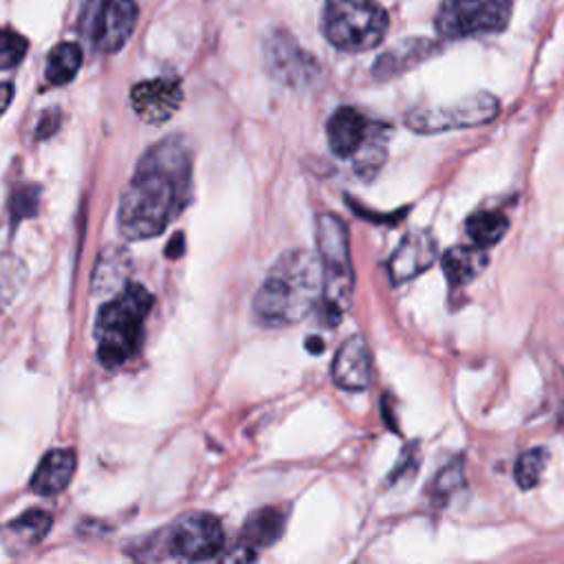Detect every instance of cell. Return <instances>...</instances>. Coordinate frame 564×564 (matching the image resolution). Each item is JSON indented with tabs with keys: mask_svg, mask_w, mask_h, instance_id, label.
Here are the masks:
<instances>
[{
	"mask_svg": "<svg viewBox=\"0 0 564 564\" xmlns=\"http://www.w3.org/2000/svg\"><path fill=\"white\" fill-rule=\"evenodd\" d=\"M192 154L174 134L152 145L139 161L119 203V229L128 240L159 236L185 207L189 196Z\"/></svg>",
	"mask_w": 564,
	"mask_h": 564,
	"instance_id": "1",
	"label": "cell"
},
{
	"mask_svg": "<svg viewBox=\"0 0 564 564\" xmlns=\"http://www.w3.org/2000/svg\"><path fill=\"white\" fill-rule=\"evenodd\" d=\"M324 291L319 256L306 249L284 251L253 297V313L264 326H289L304 319Z\"/></svg>",
	"mask_w": 564,
	"mask_h": 564,
	"instance_id": "2",
	"label": "cell"
},
{
	"mask_svg": "<svg viewBox=\"0 0 564 564\" xmlns=\"http://www.w3.org/2000/svg\"><path fill=\"white\" fill-rule=\"evenodd\" d=\"M152 293L141 284H126L117 297L99 308L95 337L97 357L104 366L115 368L128 361L143 341L145 315L152 308Z\"/></svg>",
	"mask_w": 564,
	"mask_h": 564,
	"instance_id": "3",
	"label": "cell"
},
{
	"mask_svg": "<svg viewBox=\"0 0 564 564\" xmlns=\"http://www.w3.org/2000/svg\"><path fill=\"white\" fill-rule=\"evenodd\" d=\"M315 238L324 278L322 315L326 324L335 326L339 317L348 311L355 286V273L348 249V229L339 216L326 212L317 216Z\"/></svg>",
	"mask_w": 564,
	"mask_h": 564,
	"instance_id": "4",
	"label": "cell"
},
{
	"mask_svg": "<svg viewBox=\"0 0 564 564\" xmlns=\"http://www.w3.org/2000/svg\"><path fill=\"white\" fill-rule=\"evenodd\" d=\"M322 31L335 48L364 53L386 37L388 13L377 0H326Z\"/></svg>",
	"mask_w": 564,
	"mask_h": 564,
	"instance_id": "5",
	"label": "cell"
},
{
	"mask_svg": "<svg viewBox=\"0 0 564 564\" xmlns=\"http://www.w3.org/2000/svg\"><path fill=\"white\" fill-rule=\"evenodd\" d=\"M511 0H441L436 33L445 40L500 33L511 20Z\"/></svg>",
	"mask_w": 564,
	"mask_h": 564,
	"instance_id": "6",
	"label": "cell"
},
{
	"mask_svg": "<svg viewBox=\"0 0 564 564\" xmlns=\"http://www.w3.org/2000/svg\"><path fill=\"white\" fill-rule=\"evenodd\" d=\"M500 104L491 93H471L443 106H416L405 115V126L419 134L485 126L498 117Z\"/></svg>",
	"mask_w": 564,
	"mask_h": 564,
	"instance_id": "7",
	"label": "cell"
},
{
	"mask_svg": "<svg viewBox=\"0 0 564 564\" xmlns=\"http://www.w3.org/2000/svg\"><path fill=\"white\" fill-rule=\"evenodd\" d=\"M225 544L223 524L212 513H189L181 518L167 535V551L178 560L200 562L218 557Z\"/></svg>",
	"mask_w": 564,
	"mask_h": 564,
	"instance_id": "8",
	"label": "cell"
},
{
	"mask_svg": "<svg viewBox=\"0 0 564 564\" xmlns=\"http://www.w3.org/2000/svg\"><path fill=\"white\" fill-rule=\"evenodd\" d=\"M262 53L269 75L286 86H306L319 75L315 59L284 31L269 33Z\"/></svg>",
	"mask_w": 564,
	"mask_h": 564,
	"instance_id": "9",
	"label": "cell"
},
{
	"mask_svg": "<svg viewBox=\"0 0 564 564\" xmlns=\"http://www.w3.org/2000/svg\"><path fill=\"white\" fill-rule=\"evenodd\" d=\"M183 101V88L181 82L174 77H154L145 79L132 86L130 90V104L139 119L145 123L159 126L174 117V112L181 108Z\"/></svg>",
	"mask_w": 564,
	"mask_h": 564,
	"instance_id": "10",
	"label": "cell"
},
{
	"mask_svg": "<svg viewBox=\"0 0 564 564\" xmlns=\"http://www.w3.org/2000/svg\"><path fill=\"white\" fill-rule=\"evenodd\" d=\"M137 15L139 9L134 0H104L95 18V46L104 53L119 51L132 35Z\"/></svg>",
	"mask_w": 564,
	"mask_h": 564,
	"instance_id": "11",
	"label": "cell"
},
{
	"mask_svg": "<svg viewBox=\"0 0 564 564\" xmlns=\"http://www.w3.org/2000/svg\"><path fill=\"white\" fill-rule=\"evenodd\" d=\"M436 256H438V251H436V240L432 238V234H427L423 229L408 234L388 260V275H390L392 284H403V282L421 275L423 271H427L434 264Z\"/></svg>",
	"mask_w": 564,
	"mask_h": 564,
	"instance_id": "12",
	"label": "cell"
},
{
	"mask_svg": "<svg viewBox=\"0 0 564 564\" xmlns=\"http://www.w3.org/2000/svg\"><path fill=\"white\" fill-rule=\"evenodd\" d=\"M333 381L344 390H364L372 381V357L364 335H350L335 352Z\"/></svg>",
	"mask_w": 564,
	"mask_h": 564,
	"instance_id": "13",
	"label": "cell"
},
{
	"mask_svg": "<svg viewBox=\"0 0 564 564\" xmlns=\"http://www.w3.org/2000/svg\"><path fill=\"white\" fill-rule=\"evenodd\" d=\"M326 137H328L330 150L337 156L350 159L370 137V123L359 110L350 106H341L330 115L326 123Z\"/></svg>",
	"mask_w": 564,
	"mask_h": 564,
	"instance_id": "14",
	"label": "cell"
},
{
	"mask_svg": "<svg viewBox=\"0 0 564 564\" xmlns=\"http://www.w3.org/2000/svg\"><path fill=\"white\" fill-rule=\"evenodd\" d=\"M436 53H438V44L434 40H427V37L403 40L377 59L372 75L377 79H392L397 75H403L412 68H416L419 64H423L425 59H430Z\"/></svg>",
	"mask_w": 564,
	"mask_h": 564,
	"instance_id": "15",
	"label": "cell"
},
{
	"mask_svg": "<svg viewBox=\"0 0 564 564\" xmlns=\"http://www.w3.org/2000/svg\"><path fill=\"white\" fill-rule=\"evenodd\" d=\"M75 465H77V460H75L73 449H53V452L44 454V458L40 460V465L31 478V489L40 496L59 494L70 482V478L75 474Z\"/></svg>",
	"mask_w": 564,
	"mask_h": 564,
	"instance_id": "16",
	"label": "cell"
},
{
	"mask_svg": "<svg viewBox=\"0 0 564 564\" xmlns=\"http://www.w3.org/2000/svg\"><path fill=\"white\" fill-rule=\"evenodd\" d=\"M443 273L447 278V282L452 286H463L467 282H471L487 264V256L482 251V247H449L443 258Z\"/></svg>",
	"mask_w": 564,
	"mask_h": 564,
	"instance_id": "17",
	"label": "cell"
},
{
	"mask_svg": "<svg viewBox=\"0 0 564 564\" xmlns=\"http://www.w3.org/2000/svg\"><path fill=\"white\" fill-rule=\"evenodd\" d=\"M284 529V513L275 507H262L253 513L242 524L240 542L251 546V549H264L271 546Z\"/></svg>",
	"mask_w": 564,
	"mask_h": 564,
	"instance_id": "18",
	"label": "cell"
},
{
	"mask_svg": "<svg viewBox=\"0 0 564 564\" xmlns=\"http://www.w3.org/2000/svg\"><path fill=\"white\" fill-rule=\"evenodd\" d=\"M82 66V48L75 42H59L46 59V79L55 86L68 84Z\"/></svg>",
	"mask_w": 564,
	"mask_h": 564,
	"instance_id": "19",
	"label": "cell"
},
{
	"mask_svg": "<svg viewBox=\"0 0 564 564\" xmlns=\"http://www.w3.org/2000/svg\"><path fill=\"white\" fill-rule=\"evenodd\" d=\"M507 229H509V218L505 214L491 212V209L478 212L467 220L469 238L474 240L476 247H482V249L500 242L502 236L507 234Z\"/></svg>",
	"mask_w": 564,
	"mask_h": 564,
	"instance_id": "20",
	"label": "cell"
},
{
	"mask_svg": "<svg viewBox=\"0 0 564 564\" xmlns=\"http://www.w3.org/2000/svg\"><path fill=\"white\" fill-rule=\"evenodd\" d=\"M128 269H130V260L123 251H117V249L106 251L95 267V278H93L95 289L99 293H110L119 289L128 278Z\"/></svg>",
	"mask_w": 564,
	"mask_h": 564,
	"instance_id": "21",
	"label": "cell"
},
{
	"mask_svg": "<svg viewBox=\"0 0 564 564\" xmlns=\"http://www.w3.org/2000/svg\"><path fill=\"white\" fill-rule=\"evenodd\" d=\"M51 522H53L51 513H46V511H42V509H31V511L18 516L13 522H9L4 529H7V533H9L18 544L31 546V544L40 542V540L48 533Z\"/></svg>",
	"mask_w": 564,
	"mask_h": 564,
	"instance_id": "22",
	"label": "cell"
},
{
	"mask_svg": "<svg viewBox=\"0 0 564 564\" xmlns=\"http://www.w3.org/2000/svg\"><path fill=\"white\" fill-rule=\"evenodd\" d=\"M546 463H549V452L544 447H533L529 452H522L520 458L516 460V467H513L516 482L522 489L535 487L542 478V471H544Z\"/></svg>",
	"mask_w": 564,
	"mask_h": 564,
	"instance_id": "23",
	"label": "cell"
},
{
	"mask_svg": "<svg viewBox=\"0 0 564 564\" xmlns=\"http://www.w3.org/2000/svg\"><path fill=\"white\" fill-rule=\"evenodd\" d=\"M355 156H357V161H355L357 174H361L364 178H372L379 172V167L383 165V161H386V148H383L381 139L370 132V137L357 150Z\"/></svg>",
	"mask_w": 564,
	"mask_h": 564,
	"instance_id": "24",
	"label": "cell"
},
{
	"mask_svg": "<svg viewBox=\"0 0 564 564\" xmlns=\"http://www.w3.org/2000/svg\"><path fill=\"white\" fill-rule=\"evenodd\" d=\"M465 485V474H463V460H452L449 465H445L434 480L432 494L436 498L438 505H443L447 498H452L454 494H458V489Z\"/></svg>",
	"mask_w": 564,
	"mask_h": 564,
	"instance_id": "25",
	"label": "cell"
},
{
	"mask_svg": "<svg viewBox=\"0 0 564 564\" xmlns=\"http://www.w3.org/2000/svg\"><path fill=\"white\" fill-rule=\"evenodd\" d=\"M29 42L13 29H0V70L13 68L26 55Z\"/></svg>",
	"mask_w": 564,
	"mask_h": 564,
	"instance_id": "26",
	"label": "cell"
},
{
	"mask_svg": "<svg viewBox=\"0 0 564 564\" xmlns=\"http://www.w3.org/2000/svg\"><path fill=\"white\" fill-rule=\"evenodd\" d=\"M24 280L22 262L13 256H0V308L13 297Z\"/></svg>",
	"mask_w": 564,
	"mask_h": 564,
	"instance_id": "27",
	"label": "cell"
},
{
	"mask_svg": "<svg viewBox=\"0 0 564 564\" xmlns=\"http://www.w3.org/2000/svg\"><path fill=\"white\" fill-rule=\"evenodd\" d=\"M37 187L35 185H22L11 194V203H9V214L11 220L18 223L20 218L33 216L37 209Z\"/></svg>",
	"mask_w": 564,
	"mask_h": 564,
	"instance_id": "28",
	"label": "cell"
},
{
	"mask_svg": "<svg viewBox=\"0 0 564 564\" xmlns=\"http://www.w3.org/2000/svg\"><path fill=\"white\" fill-rule=\"evenodd\" d=\"M57 123H59V112H57V110H48V112L42 117L40 126H37V137L42 139V137L53 134L55 128H57Z\"/></svg>",
	"mask_w": 564,
	"mask_h": 564,
	"instance_id": "29",
	"label": "cell"
},
{
	"mask_svg": "<svg viewBox=\"0 0 564 564\" xmlns=\"http://www.w3.org/2000/svg\"><path fill=\"white\" fill-rule=\"evenodd\" d=\"M11 99H13V86L7 82H0V115L7 110Z\"/></svg>",
	"mask_w": 564,
	"mask_h": 564,
	"instance_id": "30",
	"label": "cell"
},
{
	"mask_svg": "<svg viewBox=\"0 0 564 564\" xmlns=\"http://www.w3.org/2000/svg\"><path fill=\"white\" fill-rule=\"evenodd\" d=\"M181 242H183V236H181V234H176V236H174V240H172V245H170L172 249H167L165 253H167L170 258H176V256L183 251V249H181Z\"/></svg>",
	"mask_w": 564,
	"mask_h": 564,
	"instance_id": "31",
	"label": "cell"
},
{
	"mask_svg": "<svg viewBox=\"0 0 564 564\" xmlns=\"http://www.w3.org/2000/svg\"><path fill=\"white\" fill-rule=\"evenodd\" d=\"M306 348H311V350L317 355V352H322V348H324V341L313 337V339H308V341H306Z\"/></svg>",
	"mask_w": 564,
	"mask_h": 564,
	"instance_id": "32",
	"label": "cell"
}]
</instances>
